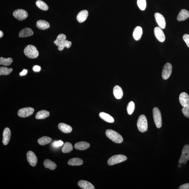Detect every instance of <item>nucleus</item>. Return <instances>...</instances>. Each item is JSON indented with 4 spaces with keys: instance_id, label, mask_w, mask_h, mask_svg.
<instances>
[{
    "instance_id": "1",
    "label": "nucleus",
    "mask_w": 189,
    "mask_h": 189,
    "mask_svg": "<svg viewBox=\"0 0 189 189\" xmlns=\"http://www.w3.org/2000/svg\"><path fill=\"white\" fill-rule=\"evenodd\" d=\"M106 134L110 139L116 143L120 144L123 142V139L122 136L115 131L111 129L107 130Z\"/></svg>"
},
{
    "instance_id": "2",
    "label": "nucleus",
    "mask_w": 189,
    "mask_h": 189,
    "mask_svg": "<svg viewBox=\"0 0 189 189\" xmlns=\"http://www.w3.org/2000/svg\"><path fill=\"white\" fill-rule=\"evenodd\" d=\"M24 52L26 56L30 59L37 58L39 55L37 48L32 45H29L26 46Z\"/></svg>"
},
{
    "instance_id": "3",
    "label": "nucleus",
    "mask_w": 189,
    "mask_h": 189,
    "mask_svg": "<svg viewBox=\"0 0 189 189\" xmlns=\"http://www.w3.org/2000/svg\"><path fill=\"white\" fill-rule=\"evenodd\" d=\"M137 126L139 131L144 132L147 131L148 129V123L147 118L144 115L139 117L137 122Z\"/></svg>"
},
{
    "instance_id": "4",
    "label": "nucleus",
    "mask_w": 189,
    "mask_h": 189,
    "mask_svg": "<svg viewBox=\"0 0 189 189\" xmlns=\"http://www.w3.org/2000/svg\"><path fill=\"white\" fill-rule=\"evenodd\" d=\"M127 159V157L122 154L114 155L108 159V164L109 165H113L124 162Z\"/></svg>"
},
{
    "instance_id": "5",
    "label": "nucleus",
    "mask_w": 189,
    "mask_h": 189,
    "mask_svg": "<svg viewBox=\"0 0 189 189\" xmlns=\"http://www.w3.org/2000/svg\"><path fill=\"white\" fill-rule=\"evenodd\" d=\"M153 114L156 127L160 128L162 126V118L160 110L157 107L154 108L153 110Z\"/></svg>"
},
{
    "instance_id": "6",
    "label": "nucleus",
    "mask_w": 189,
    "mask_h": 189,
    "mask_svg": "<svg viewBox=\"0 0 189 189\" xmlns=\"http://www.w3.org/2000/svg\"><path fill=\"white\" fill-rule=\"evenodd\" d=\"M189 159V145H185L182 149L179 163L185 165Z\"/></svg>"
},
{
    "instance_id": "7",
    "label": "nucleus",
    "mask_w": 189,
    "mask_h": 189,
    "mask_svg": "<svg viewBox=\"0 0 189 189\" xmlns=\"http://www.w3.org/2000/svg\"><path fill=\"white\" fill-rule=\"evenodd\" d=\"M14 17L19 21H22L27 18L28 16L27 11L23 9H18L14 11L13 13Z\"/></svg>"
},
{
    "instance_id": "8",
    "label": "nucleus",
    "mask_w": 189,
    "mask_h": 189,
    "mask_svg": "<svg viewBox=\"0 0 189 189\" xmlns=\"http://www.w3.org/2000/svg\"><path fill=\"white\" fill-rule=\"evenodd\" d=\"M34 110L33 108L26 107L21 108L18 112V115L21 117H28L33 114Z\"/></svg>"
},
{
    "instance_id": "9",
    "label": "nucleus",
    "mask_w": 189,
    "mask_h": 189,
    "mask_svg": "<svg viewBox=\"0 0 189 189\" xmlns=\"http://www.w3.org/2000/svg\"><path fill=\"white\" fill-rule=\"evenodd\" d=\"M172 66L170 63H167L164 65L162 72V77L163 79L166 80L171 74Z\"/></svg>"
},
{
    "instance_id": "10",
    "label": "nucleus",
    "mask_w": 189,
    "mask_h": 189,
    "mask_svg": "<svg viewBox=\"0 0 189 189\" xmlns=\"http://www.w3.org/2000/svg\"><path fill=\"white\" fill-rule=\"evenodd\" d=\"M156 22L159 27L162 29H164L166 26V21L165 18L162 15L159 13H156L154 14Z\"/></svg>"
},
{
    "instance_id": "11",
    "label": "nucleus",
    "mask_w": 189,
    "mask_h": 189,
    "mask_svg": "<svg viewBox=\"0 0 189 189\" xmlns=\"http://www.w3.org/2000/svg\"><path fill=\"white\" fill-rule=\"evenodd\" d=\"M27 158L29 163L32 166H35L37 164L38 159L35 154L32 151L27 153Z\"/></svg>"
},
{
    "instance_id": "12",
    "label": "nucleus",
    "mask_w": 189,
    "mask_h": 189,
    "mask_svg": "<svg viewBox=\"0 0 189 189\" xmlns=\"http://www.w3.org/2000/svg\"><path fill=\"white\" fill-rule=\"evenodd\" d=\"M154 34L156 38L159 42H163L165 40V36L162 29L156 27L154 29Z\"/></svg>"
},
{
    "instance_id": "13",
    "label": "nucleus",
    "mask_w": 189,
    "mask_h": 189,
    "mask_svg": "<svg viewBox=\"0 0 189 189\" xmlns=\"http://www.w3.org/2000/svg\"><path fill=\"white\" fill-rule=\"evenodd\" d=\"M180 104L182 106H185L189 105V96L185 92L180 93L179 97Z\"/></svg>"
},
{
    "instance_id": "14",
    "label": "nucleus",
    "mask_w": 189,
    "mask_h": 189,
    "mask_svg": "<svg viewBox=\"0 0 189 189\" xmlns=\"http://www.w3.org/2000/svg\"><path fill=\"white\" fill-rule=\"evenodd\" d=\"M11 136L10 130L8 128H6L4 129L3 134V143L6 145L9 143Z\"/></svg>"
},
{
    "instance_id": "15",
    "label": "nucleus",
    "mask_w": 189,
    "mask_h": 189,
    "mask_svg": "<svg viewBox=\"0 0 189 189\" xmlns=\"http://www.w3.org/2000/svg\"><path fill=\"white\" fill-rule=\"evenodd\" d=\"M88 11L86 10L81 11L77 16V20L78 22L83 23L86 20L88 17Z\"/></svg>"
},
{
    "instance_id": "16",
    "label": "nucleus",
    "mask_w": 189,
    "mask_h": 189,
    "mask_svg": "<svg viewBox=\"0 0 189 189\" xmlns=\"http://www.w3.org/2000/svg\"><path fill=\"white\" fill-rule=\"evenodd\" d=\"M78 185L81 188L83 189H95L93 185L87 181L81 180L78 182Z\"/></svg>"
},
{
    "instance_id": "17",
    "label": "nucleus",
    "mask_w": 189,
    "mask_h": 189,
    "mask_svg": "<svg viewBox=\"0 0 189 189\" xmlns=\"http://www.w3.org/2000/svg\"><path fill=\"white\" fill-rule=\"evenodd\" d=\"M113 94L116 99H121L123 94L122 89L119 85H116L113 89Z\"/></svg>"
},
{
    "instance_id": "18",
    "label": "nucleus",
    "mask_w": 189,
    "mask_h": 189,
    "mask_svg": "<svg viewBox=\"0 0 189 189\" xmlns=\"http://www.w3.org/2000/svg\"><path fill=\"white\" fill-rule=\"evenodd\" d=\"M32 29L29 28H25L21 30L19 33V37L24 38L30 37L33 34Z\"/></svg>"
},
{
    "instance_id": "19",
    "label": "nucleus",
    "mask_w": 189,
    "mask_h": 189,
    "mask_svg": "<svg viewBox=\"0 0 189 189\" xmlns=\"http://www.w3.org/2000/svg\"><path fill=\"white\" fill-rule=\"evenodd\" d=\"M189 17V11L185 9H182L179 13L177 19L178 21H183L188 19Z\"/></svg>"
},
{
    "instance_id": "20",
    "label": "nucleus",
    "mask_w": 189,
    "mask_h": 189,
    "mask_svg": "<svg viewBox=\"0 0 189 189\" xmlns=\"http://www.w3.org/2000/svg\"><path fill=\"white\" fill-rule=\"evenodd\" d=\"M58 127L60 131L66 134L71 132L72 130V128L71 126L64 123H59Z\"/></svg>"
},
{
    "instance_id": "21",
    "label": "nucleus",
    "mask_w": 189,
    "mask_h": 189,
    "mask_svg": "<svg viewBox=\"0 0 189 189\" xmlns=\"http://www.w3.org/2000/svg\"><path fill=\"white\" fill-rule=\"evenodd\" d=\"M143 34V29L140 26H137L133 31V36L135 40H139L141 38Z\"/></svg>"
},
{
    "instance_id": "22",
    "label": "nucleus",
    "mask_w": 189,
    "mask_h": 189,
    "mask_svg": "<svg viewBox=\"0 0 189 189\" xmlns=\"http://www.w3.org/2000/svg\"><path fill=\"white\" fill-rule=\"evenodd\" d=\"M90 144L85 142H81L77 143L74 145L75 149L79 150H84L90 147Z\"/></svg>"
},
{
    "instance_id": "23",
    "label": "nucleus",
    "mask_w": 189,
    "mask_h": 189,
    "mask_svg": "<svg viewBox=\"0 0 189 189\" xmlns=\"http://www.w3.org/2000/svg\"><path fill=\"white\" fill-rule=\"evenodd\" d=\"M36 26L41 30H45L50 27V24L47 21L40 20L37 21Z\"/></svg>"
},
{
    "instance_id": "24",
    "label": "nucleus",
    "mask_w": 189,
    "mask_h": 189,
    "mask_svg": "<svg viewBox=\"0 0 189 189\" xmlns=\"http://www.w3.org/2000/svg\"><path fill=\"white\" fill-rule=\"evenodd\" d=\"M99 116L101 119L106 122L109 123L114 122V118L108 113L104 112L100 113H99Z\"/></svg>"
},
{
    "instance_id": "25",
    "label": "nucleus",
    "mask_w": 189,
    "mask_h": 189,
    "mask_svg": "<svg viewBox=\"0 0 189 189\" xmlns=\"http://www.w3.org/2000/svg\"><path fill=\"white\" fill-rule=\"evenodd\" d=\"M44 165L45 168L49 169L52 170H55L57 166L55 162L48 159H45L44 160Z\"/></svg>"
},
{
    "instance_id": "26",
    "label": "nucleus",
    "mask_w": 189,
    "mask_h": 189,
    "mask_svg": "<svg viewBox=\"0 0 189 189\" xmlns=\"http://www.w3.org/2000/svg\"><path fill=\"white\" fill-rule=\"evenodd\" d=\"M49 112L46 110H42L38 112L35 116L37 119H44L50 116Z\"/></svg>"
},
{
    "instance_id": "27",
    "label": "nucleus",
    "mask_w": 189,
    "mask_h": 189,
    "mask_svg": "<svg viewBox=\"0 0 189 189\" xmlns=\"http://www.w3.org/2000/svg\"><path fill=\"white\" fill-rule=\"evenodd\" d=\"M68 165L71 166H79L83 164V161L78 158H74L68 161Z\"/></svg>"
},
{
    "instance_id": "28",
    "label": "nucleus",
    "mask_w": 189,
    "mask_h": 189,
    "mask_svg": "<svg viewBox=\"0 0 189 189\" xmlns=\"http://www.w3.org/2000/svg\"><path fill=\"white\" fill-rule=\"evenodd\" d=\"M52 139L50 137L44 136L38 140V142L41 145H45L50 143L51 142Z\"/></svg>"
},
{
    "instance_id": "29",
    "label": "nucleus",
    "mask_w": 189,
    "mask_h": 189,
    "mask_svg": "<svg viewBox=\"0 0 189 189\" xmlns=\"http://www.w3.org/2000/svg\"><path fill=\"white\" fill-rule=\"evenodd\" d=\"M66 36L63 34H60L57 36L56 40L54 41V43L57 46L66 40Z\"/></svg>"
},
{
    "instance_id": "30",
    "label": "nucleus",
    "mask_w": 189,
    "mask_h": 189,
    "mask_svg": "<svg viewBox=\"0 0 189 189\" xmlns=\"http://www.w3.org/2000/svg\"><path fill=\"white\" fill-rule=\"evenodd\" d=\"M73 147L72 144L69 142L65 143L64 144L61 150L63 153H68L73 150Z\"/></svg>"
},
{
    "instance_id": "31",
    "label": "nucleus",
    "mask_w": 189,
    "mask_h": 189,
    "mask_svg": "<svg viewBox=\"0 0 189 189\" xmlns=\"http://www.w3.org/2000/svg\"><path fill=\"white\" fill-rule=\"evenodd\" d=\"M13 59L10 57L5 58L4 57H1L0 58V65L5 66H9L11 65L13 62Z\"/></svg>"
},
{
    "instance_id": "32",
    "label": "nucleus",
    "mask_w": 189,
    "mask_h": 189,
    "mask_svg": "<svg viewBox=\"0 0 189 189\" xmlns=\"http://www.w3.org/2000/svg\"><path fill=\"white\" fill-rule=\"evenodd\" d=\"M36 5L38 8L42 10L46 11L48 9V7L47 4L40 0L36 1Z\"/></svg>"
},
{
    "instance_id": "33",
    "label": "nucleus",
    "mask_w": 189,
    "mask_h": 189,
    "mask_svg": "<svg viewBox=\"0 0 189 189\" xmlns=\"http://www.w3.org/2000/svg\"><path fill=\"white\" fill-rule=\"evenodd\" d=\"M72 45V43L71 42L66 40L58 46V50L62 51L65 47H66L67 48H70L71 46Z\"/></svg>"
},
{
    "instance_id": "34",
    "label": "nucleus",
    "mask_w": 189,
    "mask_h": 189,
    "mask_svg": "<svg viewBox=\"0 0 189 189\" xmlns=\"http://www.w3.org/2000/svg\"><path fill=\"white\" fill-rule=\"evenodd\" d=\"M12 68H8L7 67H0V75H8L13 71Z\"/></svg>"
},
{
    "instance_id": "35",
    "label": "nucleus",
    "mask_w": 189,
    "mask_h": 189,
    "mask_svg": "<svg viewBox=\"0 0 189 189\" xmlns=\"http://www.w3.org/2000/svg\"><path fill=\"white\" fill-rule=\"evenodd\" d=\"M134 102L131 101L128 103L127 107V111L128 114L131 115L132 114L134 111Z\"/></svg>"
},
{
    "instance_id": "36",
    "label": "nucleus",
    "mask_w": 189,
    "mask_h": 189,
    "mask_svg": "<svg viewBox=\"0 0 189 189\" xmlns=\"http://www.w3.org/2000/svg\"><path fill=\"white\" fill-rule=\"evenodd\" d=\"M137 3L138 6L141 10H145L147 6L146 0H137Z\"/></svg>"
},
{
    "instance_id": "37",
    "label": "nucleus",
    "mask_w": 189,
    "mask_h": 189,
    "mask_svg": "<svg viewBox=\"0 0 189 189\" xmlns=\"http://www.w3.org/2000/svg\"><path fill=\"white\" fill-rule=\"evenodd\" d=\"M182 111L186 117L189 118V105L183 107L182 109Z\"/></svg>"
},
{
    "instance_id": "38",
    "label": "nucleus",
    "mask_w": 189,
    "mask_h": 189,
    "mask_svg": "<svg viewBox=\"0 0 189 189\" xmlns=\"http://www.w3.org/2000/svg\"><path fill=\"white\" fill-rule=\"evenodd\" d=\"M184 41L186 43V45L189 48V35L188 34H185L183 36Z\"/></svg>"
},
{
    "instance_id": "39",
    "label": "nucleus",
    "mask_w": 189,
    "mask_h": 189,
    "mask_svg": "<svg viewBox=\"0 0 189 189\" xmlns=\"http://www.w3.org/2000/svg\"><path fill=\"white\" fill-rule=\"evenodd\" d=\"M64 143L62 141L60 140L58 141H56L53 143V145L54 147H61L63 144Z\"/></svg>"
},
{
    "instance_id": "40",
    "label": "nucleus",
    "mask_w": 189,
    "mask_h": 189,
    "mask_svg": "<svg viewBox=\"0 0 189 189\" xmlns=\"http://www.w3.org/2000/svg\"><path fill=\"white\" fill-rule=\"evenodd\" d=\"M179 189H189V183L184 184L180 186L178 188Z\"/></svg>"
},
{
    "instance_id": "41",
    "label": "nucleus",
    "mask_w": 189,
    "mask_h": 189,
    "mask_svg": "<svg viewBox=\"0 0 189 189\" xmlns=\"http://www.w3.org/2000/svg\"><path fill=\"white\" fill-rule=\"evenodd\" d=\"M33 71L34 72H39L40 71L41 67L39 66H34L33 68Z\"/></svg>"
},
{
    "instance_id": "42",
    "label": "nucleus",
    "mask_w": 189,
    "mask_h": 189,
    "mask_svg": "<svg viewBox=\"0 0 189 189\" xmlns=\"http://www.w3.org/2000/svg\"><path fill=\"white\" fill-rule=\"evenodd\" d=\"M27 73V70L24 69L23 71L19 73V75L20 76H22L25 75Z\"/></svg>"
},
{
    "instance_id": "43",
    "label": "nucleus",
    "mask_w": 189,
    "mask_h": 189,
    "mask_svg": "<svg viewBox=\"0 0 189 189\" xmlns=\"http://www.w3.org/2000/svg\"><path fill=\"white\" fill-rule=\"evenodd\" d=\"M3 35H4V34H3L2 31H0V38H2Z\"/></svg>"
},
{
    "instance_id": "44",
    "label": "nucleus",
    "mask_w": 189,
    "mask_h": 189,
    "mask_svg": "<svg viewBox=\"0 0 189 189\" xmlns=\"http://www.w3.org/2000/svg\"><path fill=\"white\" fill-rule=\"evenodd\" d=\"M182 167V164L179 163L178 165V167H179V168H180V167Z\"/></svg>"
}]
</instances>
